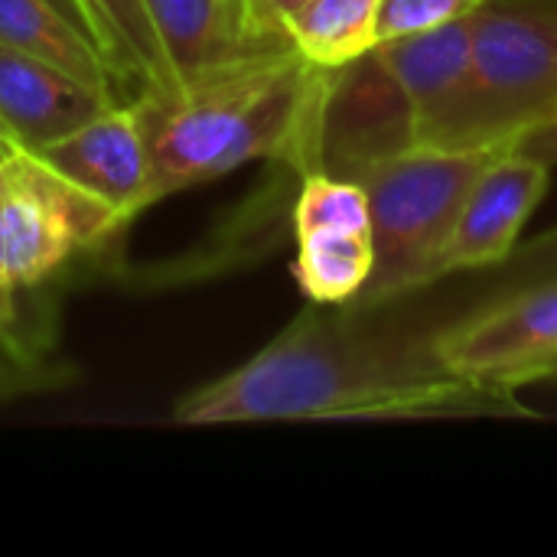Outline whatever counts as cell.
<instances>
[{
  "instance_id": "6da1fadb",
  "label": "cell",
  "mask_w": 557,
  "mask_h": 557,
  "mask_svg": "<svg viewBox=\"0 0 557 557\" xmlns=\"http://www.w3.org/2000/svg\"><path fill=\"white\" fill-rule=\"evenodd\" d=\"M437 414H529L509 392L444 369L434 336L408 339L320 310L300 313L245 366L199 385L173 408L183 428L258 421H395Z\"/></svg>"
},
{
  "instance_id": "7a4b0ae2",
  "label": "cell",
  "mask_w": 557,
  "mask_h": 557,
  "mask_svg": "<svg viewBox=\"0 0 557 557\" xmlns=\"http://www.w3.org/2000/svg\"><path fill=\"white\" fill-rule=\"evenodd\" d=\"M330 78L333 69L307 62L297 49H281L186 82L166 98H134L150 153L153 202L251 160H281L300 173L320 170Z\"/></svg>"
},
{
  "instance_id": "3957f363",
  "label": "cell",
  "mask_w": 557,
  "mask_h": 557,
  "mask_svg": "<svg viewBox=\"0 0 557 557\" xmlns=\"http://www.w3.org/2000/svg\"><path fill=\"white\" fill-rule=\"evenodd\" d=\"M506 150L516 147H411L356 170L349 180H359L369 196L375 264L346 310H379L437 281L441 255L470 189Z\"/></svg>"
},
{
  "instance_id": "277c9868",
  "label": "cell",
  "mask_w": 557,
  "mask_h": 557,
  "mask_svg": "<svg viewBox=\"0 0 557 557\" xmlns=\"http://www.w3.org/2000/svg\"><path fill=\"white\" fill-rule=\"evenodd\" d=\"M473 78L493 147H522L555 127L557 7L486 0L473 10Z\"/></svg>"
},
{
  "instance_id": "5b68a950",
  "label": "cell",
  "mask_w": 557,
  "mask_h": 557,
  "mask_svg": "<svg viewBox=\"0 0 557 557\" xmlns=\"http://www.w3.org/2000/svg\"><path fill=\"white\" fill-rule=\"evenodd\" d=\"M121 225L108 202L36 150L10 147L0 157V261L20 287L42 284L72 255L95 248Z\"/></svg>"
},
{
  "instance_id": "8992f818",
  "label": "cell",
  "mask_w": 557,
  "mask_h": 557,
  "mask_svg": "<svg viewBox=\"0 0 557 557\" xmlns=\"http://www.w3.org/2000/svg\"><path fill=\"white\" fill-rule=\"evenodd\" d=\"M379 52L411 104L414 147H493L486 140L473 78V13L414 36L379 42Z\"/></svg>"
},
{
  "instance_id": "52a82bcc",
  "label": "cell",
  "mask_w": 557,
  "mask_h": 557,
  "mask_svg": "<svg viewBox=\"0 0 557 557\" xmlns=\"http://www.w3.org/2000/svg\"><path fill=\"white\" fill-rule=\"evenodd\" d=\"M444 369L470 385L516 395L557 366V281L499 300L434 333Z\"/></svg>"
},
{
  "instance_id": "ba28073f",
  "label": "cell",
  "mask_w": 557,
  "mask_h": 557,
  "mask_svg": "<svg viewBox=\"0 0 557 557\" xmlns=\"http://www.w3.org/2000/svg\"><path fill=\"white\" fill-rule=\"evenodd\" d=\"M411 147V104L379 46L356 62L333 69L323 104L320 170L352 176L356 170Z\"/></svg>"
},
{
  "instance_id": "9c48e42d",
  "label": "cell",
  "mask_w": 557,
  "mask_h": 557,
  "mask_svg": "<svg viewBox=\"0 0 557 557\" xmlns=\"http://www.w3.org/2000/svg\"><path fill=\"white\" fill-rule=\"evenodd\" d=\"M548 173L552 166L545 157L519 147L496 157L463 202L457 228L441 255L437 277L509 258L522 225L548 193Z\"/></svg>"
},
{
  "instance_id": "30bf717a",
  "label": "cell",
  "mask_w": 557,
  "mask_h": 557,
  "mask_svg": "<svg viewBox=\"0 0 557 557\" xmlns=\"http://www.w3.org/2000/svg\"><path fill=\"white\" fill-rule=\"evenodd\" d=\"M36 153L62 176L108 202L124 225L153 206L150 153L134 101H117L104 108L101 114Z\"/></svg>"
},
{
  "instance_id": "8fae6325",
  "label": "cell",
  "mask_w": 557,
  "mask_h": 557,
  "mask_svg": "<svg viewBox=\"0 0 557 557\" xmlns=\"http://www.w3.org/2000/svg\"><path fill=\"white\" fill-rule=\"evenodd\" d=\"M121 98L69 69L0 42V134L23 150H42Z\"/></svg>"
},
{
  "instance_id": "7c38bea8",
  "label": "cell",
  "mask_w": 557,
  "mask_h": 557,
  "mask_svg": "<svg viewBox=\"0 0 557 557\" xmlns=\"http://www.w3.org/2000/svg\"><path fill=\"white\" fill-rule=\"evenodd\" d=\"M144 7L180 85L251 55L290 49L255 33L245 0H144Z\"/></svg>"
},
{
  "instance_id": "4fadbf2b",
  "label": "cell",
  "mask_w": 557,
  "mask_h": 557,
  "mask_svg": "<svg viewBox=\"0 0 557 557\" xmlns=\"http://www.w3.org/2000/svg\"><path fill=\"white\" fill-rule=\"evenodd\" d=\"M82 7L124 101L166 98L180 88L144 0H82Z\"/></svg>"
},
{
  "instance_id": "5bb4252c",
  "label": "cell",
  "mask_w": 557,
  "mask_h": 557,
  "mask_svg": "<svg viewBox=\"0 0 557 557\" xmlns=\"http://www.w3.org/2000/svg\"><path fill=\"white\" fill-rule=\"evenodd\" d=\"M0 42L36 52L121 98L98 42L49 0H0Z\"/></svg>"
},
{
  "instance_id": "9a60e30c",
  "label": "cell",
  "mask_w": 557,
  "mask_h": 557,
  "mask_svg": "<svg viewBox=\"0 0 557 557\" xmlns=\"http://www.w3.org/2000/svg\"><path fill=\"white\" fill-rule=\"evenodd\" d=\"M375 264L372 232L323 228L297 235L294 277L313 307H349Z\"/></svg>"
},
{
  "instance_id": "2e32d148",
  "label": "cell",
  "mask_w": 557,
  "mask_h": 557,
  "mask_svg": "<svg viewBox=\"0 0 557 557\" xmlns=\"http://www.w3.org/2000/svg\"><path fill=\"white\" fill-rule=\"evenodd\" d=\"M382 0H310L290 23L294 49L320 65L343 69L379 46Z\"/></svg>"
},
{
  "instance_id": "e0dca14e",
  "label": "cell",
  "mask_w": 557,
  "mask_h": 557,
  "mask_svg": "<svg viewBox=\"0 0 557 557\" xmlns=\"http://www.w3.org/2000/svg\"><path fill=\"white\" fill-rule=\"evenodd\" d=\"M75 382V369L49 359L33 346H7L0 343V401L55 392Z\"/></svg>"
},
{
  "instance_id": "ac0fdd59",
  "label": "cell",
  "mask_w": 557,
  "mask_h": 557,
  "mask_svg": "<svg viewBox=\"0 0 557 557\" xmlns=\"http://www.w3.org/2000/svg\"><path fill=\"white\" fill-rule=\"evenodd\" d=\"M486 0H382L379 7V42L414 36L460 16H470Z\"/></svg>"
},
{
  "instance_id": "d6986e66",
  "label": "cell",
  "mask_w": 557,
  "mask_h": 557,
  "mask_svg": "<svg viewBox=\"0 0 557 557\" xmlns=\"http://www.w3.org/2000/svg\"><path fill=\"white\" fill-rule=\"evenodd\" d=\"M310 0H245L255 33L271 46H290V23Z\"/></svg>"
},
{
  "instance_id": "ffe728a7",
  "label": "cell",
  "mask_w": 557,
  "mask_h": 557,
  "mask_svg": "<svg viewBox=\"0 0 557 557\" xmlns=\"http://www.w3.org/2000/svg\"><path fill=\"white\" fill-rule=\"evenodd\" d=\"M16 290H20V284L10 277V271L0 261V343H7V346H26L23 336H20Z\"/></svg>"
},
{
  "instance_id": "44dd1931",
  "label": "cell",
  "mask_w": 557,
  "mask_h": 557,
  "mask_svg": "<svg viewBox=\"0 0 557 557\" xmlns=\"http://www.w3.org/2000/svg\"><path fill=\"white\" fill-rule=\"evenodd\" d=\"M49 3H52L55 10H62L69 20H75V23H78V26H82V29H85V33L95 39V33H91V26H88V16H85V7H82V0H49Z\"/></svg>"
},
{
  "instance_id": "7402d4cb",
  "label": "cell",
  "mask_w": 557,
  "mask_h": 557,
  "mask_svg": "<svg viewBox=\"0 0 557 557\" xmlns=\"http://www.w3.org/2000/svg\"><path fill=\"white\" fill-rule=\"evenodd\" d=\"M10 147H13V144H10V140H7V137H3V134H0V157H3V153H7V150H10Z\"/></svg>"
},
{
  "instance_id": "603a6c76",
  "label": "cell",
  "mask_w": 557,
  "mask_h": 557,
  "mask_svg": "<svg viewBox=\"0 0 557 557\" xmlns=\"http://www.w3.org/2000/svg\"><path fill=\"white\" fill-rule=\"evenodd\" d=\"M555 379H557V366H555V369H552V375H548V382H555Z\"/></svg>"
},
{
  "instance_id": "cb8c5ba5",
  "label": "cell",
  "mask_w": 557,
  "mask_h": 557,
  "mask_svg": "<svg viewBox=\"0 0 557 557\" xmlns=\"http://www.w3.org/2000/svg\"><path fill=\"white\" fill-rule=\"evenodd\" d=\"M548 131H552V134H555V140H557V124H555V127H548Z\"/></svg>"
}]
</instances>
